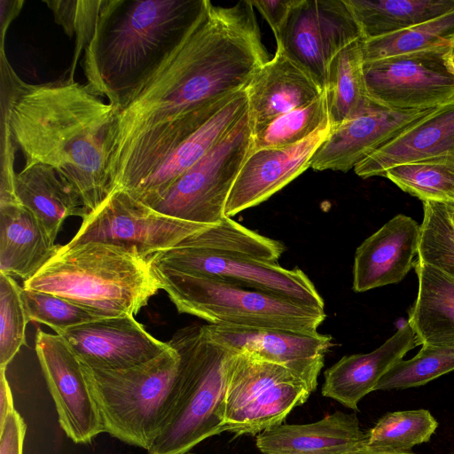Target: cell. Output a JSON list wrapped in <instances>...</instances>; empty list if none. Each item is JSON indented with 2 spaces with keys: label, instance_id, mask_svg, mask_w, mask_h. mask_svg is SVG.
I'll return each instance as SVG.
<instances>
[{
  "label": "cell",
  "instance_id": "obj_12",
  "mask_svg": "<svg viewBox=\"0 0 454 454\" xmlns=\"http://www.w3.org/2000/svg\"><path fill=\"white\" fill-rule=\"evenodd\" d=\"M209 226L166 215L118 190L82 219L80 229L66 246L98 241L136 247L142 255L150 257Z\"/></svg>",
  "mask_w": 454,
  "mask_h": 454
},
{
  "label": "cell",
  "instance_id": "obj_6",
  "mask_svg": "<svg viewBox=\"0 0 454 454\" xmlns=\"http://www.w3.org/2000/svg\"><path fill=\"white\" fill-rule=\"evenodd\" d=\"M179 363V355L170 345L157 357L128 369L100 370L82 363L105 432L147 450L177 401Z\"/></svg>",
  "mask_w": 454,
  "mask_h": 454
},
{
  "label": "cell",
  "instance_id": "obj_41",
  "mask_svg": "<svg viewBox=\"0 0 454 454\" xmlns=\"http://www.w3.org/2000/svg\"><path fill=\"white\" fill-rule=\"evenodd\" d=\"M270 27L275 39L280 35L296 0L251 1Z\"/></svg>",
  "mask_w": 454,
  "mask_h": 454
},
{
  "label": "cell",
  "instance_id": "obj_19",
  "mask_svg": "<svg viewBox=\"0 0 454 454\" xmlns=\"http://www.w3.org/2000/svg\"><path fill=\"white\" fill-rule=\"evenodd\" d=\"M420 225L396 215L357 248L353 266V290L365 292L400 282L413 267L419 252Z\"/></svg>",
  "mask_w": 454,
  "mask_h": 454
},
{
  "label": "cell",
  "instance_id": "obj_22",
  "mask_svg": "<svg viewBox=\"0 0 454 454\" xmlns=\"http://www.w3.org/2000/svg\"><path fill=\"white\" fill-rule=\"evenodd\" d=\"M446 155H454V98L379 148L354 170L363 178L384 176L397 165Z\"/></svg>",
  "mask_w": 454,
  "mask_h": 454
},
{
  "label": "cell",
  "instance_id": "obj_32",
  "mask_svg": "<svg viewBox=\"0 0 454 454\" xmlns=\"http://www.w3.org/2000/svg\"><path fill=\"white\" fill-rule=\"evenodd\" d=\"M179 245L242 254L270 262H277L285 251L280 241L260 235L228 216Z\"/></svg>",
  "mask_w": 454,
  "mask_h": 454
},
{
  "label": "cell",
  "instance_id": "obj_38",
  "mask_svg": "<svg viewBox=\"0 0 454 454\" xmlns=\"http://www.w3.org/2000/svg\"><path fill=\"white\" fill-rule=\"evenodd\" d=\"M21 287L0 271V368H5L26 345V326L28 323L22 304Z\"/></svg>",
  "mask_w": 454,
  "mask_h": 454
},
{
  "label": "cell",
  "instance_id": "obj_18",
  "mask_svg": "<svg viewBox=\"0 0 454 454\" xmlns=\"http://www.w3.org/2000/svg\"><path fill=\"white\" fill-rule=\"evenodd\" d=\"M332 129L330 119L301 143L250 152L227 199L231 217L267 200L310 168V160Z\"/></svg>",
  "mask_w": 454,
  "mask_h": 454
},
{
  "label": "cell",
  "instance_id": "obj_34",
  "mask_svg": "<svg viewBox=\"0 0 454 454\" xmlns=\"http://www.w3.org/2000/svg\"><path fill=\"white\" fill-rule=\"evenodd\" d=\"M329 119L325 91L309 104L286 113L253 135L252 151L301 143Z\"/></svg>",
  "mask_w": 454,
  "mask_h": 454
},
{
  "label": "cell",
  "instance_id": "obj_46",
  "mask_svg": "<svg viewBox=\"0 0 454 454\" xmlns=\"http://www.w3.org/2000/svg\"><path fill=\"white\" fill-rule=\"evenodd\" d=\"M453 57H454V48H453Z\"/></svg>",
  "mask_w": 454,
  "mask_h": 454
},
{
  "label": "cell",
  "instance_id": "obj_43",
  "mask_svg": "<svg viewBox=\"0 0 454 454\" xmlns=\"http://www.w3.org/2000/svg\"><path fill=\"white\" fill-rule=\"evenodd\" d=\"M23 1H1V50L4 49L5 31L20 12Z\"/></svg>",
  "mask_w": 454,
  "mask_h": 454
},
{
  "label": "cell",
  "instance_id": "obj_26",
  "mask_svg": "<svg viewBox=\"0 0 454 454\" xmlns=\"http://www.w3.org/2000/svg\"><path fill=\"white\" fill-rule=\"evenodd\" d=\"M35 215L20 202L0 204V271L24 281L35 275L60 249Z\"/></svg>",
  "mask_w": 454,
  "mask_h": 454
},
{
  "label": "cell",
  "instance_id": "obj_27",
  "mask_svg": "<svg viewBox=\"0 0 454 454\" xmlns=\"http://www.w3.org/2000/svg\"><path fill=\"white\" fill-rule=\"evenodd\" d=\"M417 299L408 323L418 345H454V277L416 259Z\"/></svg>",
  "mask_w": 454,
  "mask_h": 454
},
{
  "label": "cell",
  "instance_id": "obj_23",
  "mask_svg": "<svg viewBox=\"0 0 454 454\" xmlns=\"http://www.w3.org/2000/svg\"><path fill=\"white\" fill-rule=\"evenodd\" d=\"M366 438L355 413L337 411L314 423L270 427L257 435L256 447L262 454H346Z\"/></svg>",
  "mask_w": 454,
  "mask_h": 454
},
{
  "label": "cell",
  "instance_id": "obj_14",
  "mask_svg": "<svg viewBox=\"0 0 454 454\" xmlns=\"http://www.w3.org/2000/svg\"><path fill=\"white\" fill-rule=\"evenodd\" d=\"M35 348L60 427L74 443H90L105 429L82 362L63 337L40 328Z\"/></svg>",
  "mask_w": 454,
  "mask_h": 454
},
{
  "label": "cell",
  "instance_id": "obj_25",
  "mask_svg": "<svg viewBox=\"0 0 454 454\" xmlns=\"http://www.w3.org/2000/svg\"><path fill=\"white\" fill-rule=\"evenodd\" d=\"M14 186L20 203L35 215L52 243L67 217L83 219L89 215L77 192L48 165L24 166L15 176Z\"/></svg>",
  "mask_w": 454,
  "mask_h": 454
},
{
  "label": "cell",
  "instance_id": "obj_10",
  "mask_svg": "<svg viewBox=\"0 0 454 454\" xmlns=\"http://www.w3.org/2000/svg\"><path fill=\"white\" fill-rule=\"evenodd\" d=\"M149 260L155 266L217 278L325 310L315 285L299 268L289 270L242 254L183 245L158 252Z\"/></svg>",
  "mask_w": 454,
  "mask_h": 454
},
{
  "label": "cell",
  "instance_id": "obj_37",
  "mask_svg": "<svg viewBox=\"0 0 454 454\" xmlns=\"http://www.w3.org/2000/svg\"><path fill=\"white\" fill-rule=\"evenodd\" d=\"M20 297L27 321L46 325L55 332L102 319L87 309L52 294L22 287Z\"/></svg>",
  "mask_w": 454,
  "mask_h": 454
},
{
  "label": "cell",
  "instance_id": "obj_1",
  "mask_svg": "<svg viewBox=\"0 0 454 454\" xmlns=\"http://www.w3.org/2000/svg\"><path fill=\"white\" fill-rule=\"evenodd\" d=\"M251 1L209 4L184 39L117 110L115 158L139 168L157 157L195 110L245 90L270 60Z\"/></svg>",
  "mask_w": 454,
  "mask_h": 454
},
{
  "label": "cell",
  "instance_id": "obj_21",
  "mask_svg": "<svg viewBox=\"0 0 454 454\" xmlns=\"http://www.w3.org/2000/svg\"><path fill=\"white\" fill-rule=\"evenodd\" d=\"M408 321L375 350L345 356L325 372L322 395L357 411L359 401L373 391L379 380L417 346Z\"/></svg>",
  "mask_w": 454,
  "mask_h": 454
},
{
  "label": "cell",
  "instance_id": "obj_35",
  "mask_svg": "<svg viewBox=\"0 0 454 454\" xmlns=\"http://www.w3.org/2000/svg\"><path fill=\"white\" fill-rule=\"evenodd\" d=\"M417 258L454 277V218L450 204L424 201Z\"/></svg>",
  "mask_w": 454,
  "mask_h": 454
},
{
  "label": "cell",
  "instance_id": "obj_36",
  "mask_svg": "<svg viewBox=\"0 0 454 454\" xmlns=\"http://www.w3.org/2000/svg\"><path fill=\"white\" fill-rule=\"evenodd\" d=\"M451 371H454V345H424L412 358L402 359L393 365L374 390L422 386Z\"/></svg>",
  "mask_w": 454,
  "mask_h": 454
},
{
  "label": "cell",
  "instance_id": "obj_15",
  "mask_svg": "<svg viewBox=\"0 0 454 454\" xmlns=\"http://www.w3.org/2000/svg\"><path fill=\"white\" fill-rule=\"evenodd\" d=\"M434 108L393 109L370 98L355 116L332 129L314 153L310 168L347 172L428 115Z\"/></svg>",
  "mask_w": 454,
  "mask_h": 454
},
{
  "label": "cell",
  "instance_id": "obj_5",
  "mask_svg": "<svg viewBox=\"0 0 454 454\" xmlns=\"http://www.w3.org/2000/svg\"><path fill=\"white\" fill-rule=\"evenodd\" d=\"M168 342L179 355L180 391L148 454H186L205 439L225 431L228 373L236 352L210 339L203 325L182 328Z\"/></svg>",
  "mask_w": 454,
  "mask_h": 454
},
{
  "label": "cell",
  "instance_id": "obj_24",
  "mask_svg": "<svg viewBox=\"0 0 454 454\" xmlns=\"http://www.w3.org/2000/svg\"><path fill=\"white\" fill-rule=\"evenodd\" d=\"M247 110L246 90L237 92L223 107L181 143L157 169L129 193L140 202L152 207L187 169L233 128Z\"/></svg>",
  "mask_w": 454,
  "mask_h": 454
},
{
  "label": "cell",
  "instance_id": "obj_3",
  "mask_svg": "<svg viewBox=\"0 0 454 454\" xmlns=\"http://www.w3.org/2000/svg\"><path fill=\"white\" fill-rule=\"evenodd\" d=\"M208 0H104L82 61L86 85L117 110L179 45Z\"/></svg>",
  "mask_w": 454,
  "mask_h": 454
},
{
  "label": "cell",
  "instance_id": "obj_29",
  "mask_svg": "<svg viewBox=\"0 0 454 454\" xmlns=\"http://www.w3.org/2000/svg\"><path fill=\"white\" fill-rule=\"evenodd\" d=\"M364 64L362 39L344 47L329 63L325 91L332 127L355 116L369 102Z\"/></svg>",
  "mask_w": 454,
  "mask_h": 454
},
{
  "label": "cell",
  "instance_id": "obj_39",
  "mask_svg": "<svg viewBox=\"0 0 454 454\" xmlns=\"http://www.w3.org/2000/svg\"><path fill=\"white\" fill-rule=\"evenodd\" d=\"M44 3L52 11L56 22L63 27L66 34L69 37L75 36L74 59L69 77L73 79L76 60L92 38L104 0H57Z\"/></svg>",
  "mask_w": 454,
  "mask_h": 454
},
{
  "label": "cell",
  "instance_id": "obj_16",
  "mask_svg": "<svg viewBox=\"0 0 454 454\" xmlns=\"http://www.w3.org/2000/svg\"><path fill=\"white\" fill-rule=\"evenodd\" d=\"M214 341L236 353H249L284 366L303 381L310 392L317 387L325 356L333 345L331 335L281 329L203 325Z\"/></svg>",
  "mask_w": 454,
  "mask_h": 454
},
{
  "label": "cell",
  "instance_id": "obj_47",
  "mask_svg": "<svg viewBox=\"0 0 454 454\" xmlns=\"http://www.w3.org/2000/svg\"><path fill=\"white\" fill-rule=\"evenodd\" d=\"M186 454H193V453H189V452H188V453H186Z\"/></svg>",
  "mask_w": 454,
  "mask_h": 454
},
{
  "label": "cell",
  "instance_id": "obj_28",
  "mask_svg": "<svg viewBox=\"0 0 454 454\" xmlns=\"http://www.w3.org/2000/svg\"><path fill=\"white\" fill-rule=\"evenodd\" d=\"M362 40L391 35L454 10V0H345Z\"/></svg>",
  "mask_w": 454,
  "mask_h": 454
},
{
  "label": "cell",
  "instance_id": "obj_44",
  "mask_svg": "<svg viewBox=\"0 0 454 454\" xmlns=\"http://www.w3.org/2000/svg\"><path fill=\"white\" fill-rule=\"evenodd\" d=\"M346 454H415V453H411L409 451H406V452L382 451V450L372 449L365 444L362 447L352 450L347 452Z\"/></svg>",
  "mask_w": 454,
  "mask_h": 454
},
{
  "label": "cell",
  "instance_id": "obj_33",
  "mask_svg": "<svg viewBox=\"0 0 454 454\" xmlns=\"http://www.w3.org/2000/svg\"><path fill=\"white\" fill-rule=\"evenodd\" d=\"M438 426L424 409L389 412L367 432L366 445L388 452H406L429 441Z\"/></svg>",
  "mask_w": 454,
  "mask_h": 454
},
{
  "label": "cell",
  "instance_id": "obj_42",
  "mask_svg": "<svg viewBox=\"0 0 454 454\" xmlns=\"http://www.w3.org/2000/svg\"><path fill=\"white\" fill-rule=\"evenodd\" d=\"M5 370V368H0V425L4 422L8 413L15 409Z\"/></svg>",
  "mask_w": 454,
  "mask_h": 454
},
{
  "label": "cell",
  "instance_id": "obj_4",
  "mask_svg": "<svg viewBox=\"0 0 454 454\" xmlns=\"http://www.w3.org/2000/svg\"><path fill=\"white\" fill-rule=\"evenodd\" d=\"M23 287L52 294L101 318L134 316L161 289L136 247L90 241L61 246Z\"/></svg>",
  "mask_w": 454,
  "mask_h": 454
},
{
  "label": "cell",
  "instance_id": "obj_30",
  "mask_svg": "<svg viewBox=\"0 0 454 454\" xmlns=\"http://www.w3.org/2000/svg\"><path fill=\"white\" fill-rule=\"evenodd\" d=\"M440 47L454 48V10L400 32L362 40L364 62Z\"/></svg>",
  "mask_w": 454,
  "mask_h": 454
},
{
  "label": "cell",
  "instance_id": "obj_45",
  "mask_svg": "<svg viewBox=\"0 0 454 454\" xmlns=\"http://www.w3.org/2000/svg\"><path fill=\"white\" fill-rule=\"evenodd\" d=\"M450 208H451V214L454 218V204H450Z\"/></svg>",
  "mask_w": 454,
  "mask_h": 454
},
{
  "label": "cell",
  "instance_id": "obj_7",
  "mask_svg": "<svg viewBox=\"0 0 454 454\" xmlns=\"http://www.w3.org/2000/svg\"><path fill=\"white\" fill-rule=\"evenodd\" d=\"M152 267L177 311L209 325L315 333L326 317L325 310L285 297L217 278Z\"/></svg>",
  "mask_w": 454,
  "mask_h": 454
},
{
  "label": "cell",
  "instance_id": "obj_2",
  "mask_svg": "<svg viewBox=\"0 0 454 454\" xmlns=\"http://www.w3.org/2000/svg\"><path fill=\"white\" fill-rule=\"evenodd\" d=\"M2 121L25 165L54 168L88 214L113 192L110 161L117 109L74 79L30 84L1 53Z\"/></svg>",
  "mask_w": 454,
  "mask_h": 454
},
{
  "label": "cell",
  "instance_id": "obj_8",
  "mask_svg": "<svg viewBox=\"0 0 454 454\" xmlns=\"http://www.w3.org/2000/svg\"><path fill=\"white\" fill-rule=\"evenodd\" d=\"M253 125L247 112L151 207L166 215L215 225L224 217L227 199L251 152Z\"/></svg>",
  "mask_w": 454,
  "mask_h": 454
},
{
  "label": "cell",
  "instance_id": "obj_13",
  "mask_svg": "<svg viewBox=\"0 0 454 454\" xmlns=\"http://www.w3.org/2000/svg\"><path fill=\"white\" fill-rule=\"evenodd\" d=\"M358 39L360 29L345 0H296L276 43L325 90L329 63Z\"/></svg>",
  "mask_w": 454,
  "mask_h": 454
},
{
  "label": "cell",
  "instance_id": "obj_20",
  "mask_svg": "<svg viewBox=\"0 0 454 454\" xmlns=\"http://www.w3.org/2000/svg\"><path fill=\"white\" fill-rule=\"evenodd\" d=\"M245 90L254 133L275 118L309 104L324 92L309 74L279 49Z\"/></svg>",
  "mask_w": 454,
  "mask_h": 454
},
{
  "label": "cell",
  "instance_id": "obj_11",
  "mask_svg": "<svg viewBox=\"0 0 454 454\" xmlns=\"http://www.w3.org/2000/svg\"><path fill=\"white\" fill-rule=\"evenodd\" d=\"M364 73L369 98L389 108L428 109L454 98L452 47L367 61Z\"/></svg>",
  "mask_w": 454,
  "mask_h": 454
},
{
  "label": "cell",
  "instance_id": "obj_9",
  "mask_svg": "<svg viewBox=\"0 0 454 454\" xmlns=\"http://www.w3.org/2000/svg\"><path fill=\"white\" fill-rule=\"evenodd\" d=\"M310 394L306 384L284 366L249 353H235L225 394V431L256 434L281 425Z\"/></svg>",
  "mask_w": 454,
  "mask_h": 454
},
{
  "label": "cell",
  "instance_id": "obj_17",
  "mask_svg": "<svg viewBox=\"0 0 454 454\" xmlns=\"http://www.w3.org/2000/svg\"><path fill=\"white\" fill-rule=\"evenodd\" d=\"M80 361L94 369L123 370L145 364L169 348L134 316L102 318L56 332Z\"/></svg>",
  "mask_w": 454,
  "mask_h": 454
},
{
  "label": "cell",
  "instance_id": "obj_31",
  "mask_svg": "<svg viewBox=\"0 0 454 454\" xmlns=\"http://www.w3.org/2000/svg\"><path fill=\"white\" fill-rule=\"evenodd\" d=\"M384 176L423 202L454 204V155L397 165Z\"/></svg>",
  "mask_w": 454,
  "mask_h": 454
},
{
  "label": "cell",
  "instance_id": "obj_40",
  "mask_svg": "<svg viewBox=\"0 0 454 454\" xmlns=\"http://www.w3.org/2000/svg\"><path fill=\"white\" fill-rule=\"evenodd\" d=\"M27 425L16 411L12 410L0 425V454H22Z\"/></svg>",
  "mask_w": 454,
  "mask_h": 454
}]
</instances>
